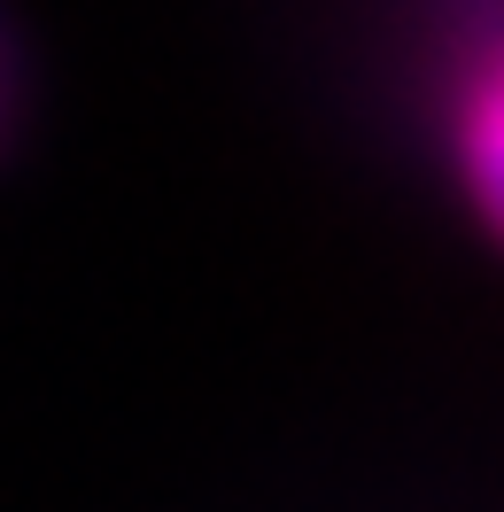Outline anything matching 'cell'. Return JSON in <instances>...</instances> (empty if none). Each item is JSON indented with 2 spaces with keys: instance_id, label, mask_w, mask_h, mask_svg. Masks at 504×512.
I'll return each mask as SVG.
<instances>
[{
  "instance_id": "obj_1",
  "label": "cell",
  "mask_w": 504,
  "mask_h": 512,
  "mask_svg": "<svg viewBox=\"0 0 504 512\" xmlns=\"http://www.w3.org/2000/svg\"><path fill=\"white\" fill-rule=\"evenodd\" d=\"M396 117L473 241L497 233V0H388Z\"/></svg>"
},
{
  "instance_id": "obj_2",
  "label": "cell",
  "mask_w": 504,
  "mask_h": 512,
  "mask_svg": "<svg viewBox=\"0 0 504 512\" xmlns=\"http://www.w3.org/2000/svg\"><path fill=\"white\" fill-rule=\"evenodd\" d=\"M32 125H39V55H32L24 16L0 0V163L24 156Z\"/></svg>"
}]
</instances>
